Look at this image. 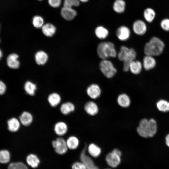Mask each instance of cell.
Listing matches in <instances>:
<instances>
[{"label":"cell","instance_id":"bcb514c9","mask_svg":"<svg viewBox=\"0 0 169 169\" xmlns=\"http://www.w3.org/2000/svg\"><path fill=\"white\" fill-rule=\"evenodd\" d=\"M0 28H1V26H0Z\"/></svg>","mask_w":169,"mask_h":169},{"label":"cell","instance_id":"7402d4cb","mask_svg":"<svg viewBox=\"0 0 169 169\" xmlns=\"http://www.w3.org/2000/svg\"><path fill=\"white\" fill-rule=\"evenodd\" d=\"M142 66V64L141 62L134 60L130 63L129 70L133 74H138L141 73Z\"/></svg>","mask_w":169,"mask_h":169},{"label":"cell","instance_id":"8992f818","mask_svg":"<svg viewBox=\"0 0 169 169\" xmlns=\"http://www.w3.org/2000/svg\"><path fill=\"white\" fill-rule=\"evenodd\" d=\"M52 145L54 149L55 152L59 154L63 155L67 151V147L66 140L62 137H59L52 142Z\"/></svg>","mask_w":169,"mask_h":169},{"label":"cell","instance_id":"ee69618b","mask_svg":"<svg viewBox=\"0 0 169 169\" xmlns=\"http://www.w3.org/2000/svg\"><path fill=\"white\" fill-rule=\"evenodd\" d=\"M3 56V53L1 50V49H0V60L2 58Z\"/></svg>","mask_w":169,"mask_h":169},{"label":"cell","instance_id":"30bf717a","mask_svg":"<svg viewBox=\"0 0 169 169\" xmlns=\"http://www.w3.org/2000/svg\"><path fill=\"white\" fill-rule=\"evenodd\" d=\"M134 33L138 35H142L147 31V27L145 23L143 21L138 20L135 21L132 25Z\"/></svg>","mask_w":169,"mask_h":169},{"label":"cell","instance_id":"f546056e","mask_svg":"<svg viewBox=\"0 0 169 169\" xmlns=\"http://www.w3.org/2000/svg\"><path fill=\"white\" fill-rule=\"evenodd\" d=\"M88 151L90 155L95 157L98 156L101 152L100 147L94 143H91L89 146Z\"/></svg>","mask_w":169,"mask_h":169},{"label":"cell","instance_id":"ffe728a7","mask_svg":"<svg viewBox=\"0 0 169 169\" xmlns=\"http://www.w3.org/2000/svg\"><path fill=\"white\" fill-rule=\"evenodd\" d=\"M48 59L47 54L43 51H39L35 55V59L36 63L39 65H44L47 62Z\"/></svg>","mask_w":169,"mask_h":169},{"label":"cell","instance_id":"9a60e30c","mask_svg":"<svg viewBox=\"0 0 169 169\" xmlns=\"http://www.w3.org/2000/svg\"><path fill=\"white\" fill-rule=\"evenodd\" d=\"M61 15L65 20L70 21L73 19L77 15L76 11L72 8L63 7L61 9Z\"/></svg>","mask_w":169,"mask_h":169},{"label":"cell","instance_id":"ac0fdd59","mask_svg":"<svg viewBox=\"0 0 169 169\" xmlns=\"http://www.w3.org/2000/svg\"><path fill=\"white\" fill-rule=\"evenodd\" d=\"M156 64V61L153 56L146 55L144 57L142 65L146 70H149L154 68Z\"/></svg>","mask_w":169,"mask_h":169},{"label":"cell","instance_id":"836d02e7","mask_svg":"<svg viewBox=\"0 0 169 169\" xmlns=\"http://www.w3.org/2000/svg\"><path fill=\"white\" fill-rule=\"evenodd\" d=\"M33 26L36 28H42L44 25V20L40 16L37 15L34 16L32 20Z\"/></svg>","mask_w":169,"mask_h":169},{"label":"cell","instance_id":"e575fe53","mask_svg":"<svg viewBox=\"0 0 169 169\" xmlns=\"http://www.w3.org/2000/svg\"><path fill=\"white\" fill-rule=\"evenodd\" d=\"M8 169H28L27 166L21 162H17L10 163Z\"/></svg>","mask_w":169,"mask_h":169},{"label":"cell","instance_id":"52a82bcc","mask_svg":"<svg viewBox=\"0 0 169 169\" xmlns=\"http://www.w3.org/2000/svg\"><path fill=\"white\" fill-rule=\"evenodd\" d=\"M87 147L85 146L82 151L80 156V160L85 165L86 169H99L95 166L91 158L86 154Z\"/></svg>","mask_w":169,"mask_h":169},{"label":"cell","instance_id":"f35d334b","mask_svg":"<svg viewBox=\"0 0 169 169\" xmlns=\"http://www.w3.org/2000/svg\"><path fill=\"white\" fill-rule=\"evenodd\" d=\"M72 169H86L84 164L82 162H76L74 163L72 166Z\"/></svg>","mask_w":169,"mask_h":169},{"label":"cell","instance_id":"cb8c5ba5","mask_svg":"<svg viewBox=\"0 0 169 169\" xmlns=\"http://www.w3.org/2000/svg\"><path fill=\"white\" fill-rule=\"evenodd\" d=\"M117 102L118 105L123 108L128 107L131 104V100L129 96L126 94H121L118 96Z\"/></svg>","mask_w":169,"mask_h":169},{"label":"cell","instance_id":"ba28073f","mask_svg":"<svg viewBox=\"0 0 169 169\" xmlns=\"http://www.w3.org/2000/svg\"><path fill=\"white\" fill-rule=\"evenodd\" d=\"M68 130L67 124L63 121L57 122L54 125V131L59 137H62L66 134Z\"/></svg>","mask_w":169,"mask_h":169},{"label":"cell","instance_id":"8d00e7d4","mask_svg":"<svg viewBox=\"0 0 169 169\" xmlns=\"http://www.w3.org/2000/svg\"><path fill=\"white\" fill-rule=\"evenodd\" d=\"M160 26L162 29L166 31H169V18L162 19L160 23Z\"/></svg>","mask_w":169,"mask_h":169},{"label":"cell","instance_id":"7dc6e473","mask_svg":"<svg viewBox=\"0 0 169 169\" xmlns=\"http://www.w3.org/2000/svg\"><path fill=\"white\" fill-rule=\"evenodd\" d=\"M0 42H1V39H0Z\"/></svg>","mask_w":169,"mask_h":169},{"label":"cell","instance_id":"4fadbf2b","mask_svg":"<svg viewBox=\"0 0 169 169\" xmlns=\"http://www.w3.org/2000/svg\"><path fill=\"white\" fill-rule=\"evenodd\" d=\"M120 156L112 151L106 155V160L109 165L112 167L117 166L120 162Z\"/></svg>","mask_w":169,"mask_h":169},{"label":"cell","instance_id":"f1b7e54d","mask_svg":"<svg viewBox=\"0 0 169 169\" xmlns=\"http://www.w3.org/2000/svg\"><path fill=\"white\" fill-rule=\"evenodd\" d=\"M125 3L123 0H116L114 3L113 9L118 13H122L125 11Z\"/></svg>","mask_w":169,"mask_h":169},{"label":"cell","instance_id":"f6af8a7d","mask_svg":"<svg viewBox=\"0 0 169 169\" xmlns=\"http://www.w3.org/2000/svg\"><path fill=\"white\" fill-rule=\"evenodd\" d=\"M79 1L83 3H86L88 2L89 0H79Z\"/></svg>","mask_w":169,"mask_h":169},{"label":"cell","instance_id":"d4e9b609","mask_svg":"<svg viewBox=\"0 0 169 169\" xmlns=\"http://www.w3.org/2000/svg\"><path fill=\"white\" fill-rule=\"evenodd\" d=\"M66 141L68 148L71 150L76 149L79 145V139L74 136H69L66 140Z\"/></svg>","mask_w":169,"mask_h":169},{"label":"cell","instance_id":"3957f363","mask_svg":"<svg viewBox=\"0 0 169 169\" xmlns=\"http://www.w3.org/2000/svg\"><path fill=\"white\" fill-rule=\"evenodd\" d=\"M97 52L99 57L102 59L115 58L117 53L114 44L109 41L100 42L97 46Z\"/></svg>","mask_w":169,"mask_h":169},{"label":"cell","instance_id":"5b68a950","mask_svg":"<svg viewBox=\"0 0 169 169\" xmlns=\"http://www.w3.org/2000/svg\"><path fill=\"white\" fill-rule=\"evenodd\" d=\"M100 70L108 78H112L116 74L117 69L112 62L107 59H102L99 64Z\"/></svg>","mask_w":169,"mask_h":169},{"label":"cell","instance_id":"603a6c76","mask_svg":"<svg viewBox=\"0 0 169 169\" xmlns=\"http://www.w3.org/2000/svg\"><path fill=\"white\" fill-rule=\"evenodd\" d=\"M42 31L43 34L46 36L51 37L55 33L56 28L53 24L47 23L44 24L42 27Z\"/></svg>","mask_w":169,"mask_h":169},{"label":"cell","instance_id":"277c9868","mask_svg":"<svg viewBox=\"0 0 169 169\" xmlns=\"http://www.w3.org/2000/svg\"><path fill=\"white\" fill-rule=\"evenodd\" d=\"M136 53L135 50L132 48H128L125 46H122L117 54L119 59L123 62H131L135 59Z\"/></svg>","mask_w":169,"mask_h":169},{"label":"cell","instance_id":"d6986e66","mask_svg":"<svg viewBox=\"0 0 169 169\" xmlns=\"http://www.w3.org/2000/svg\"><path fill=\"white\" fill-rule=\"evenodd\" d=\"M84 110L85 112L91 115H95L98 112V106L95 102L93 101L87 102L84 106Z\"/></svg>","mask_w":169,"mask_h":169},{"label":"cell","instance_id":"484cf974","mask_svg":"<svg viewBox=\"0 0 169 169\" xmlns=\"http://www.w3.org/2000/svg\"><path fill=\"white\" fill-rule=\"evenodd\" d=\"M24 88L27 94L30 96H33L35 95L37 87L35 84L31 81H28L25 83Z\"/></svg>","mask_w":169,"mask_h":169},{"label":"cell","instance_id":"8fae6325","mask_svg":"<svg viewBox=\"0 0 169 169\" xmlns=\"http://www.w3.org/2000/svg\"><path fill=\"white\" fill-rule=\"evenodd\" d=\"M86 93L89 97L92 99H96L100 97L101 90L98 85L93 84L90 85L86 89Z\"/></svg>","mask_w":169,"mask_h":169},{"label":"cell","instance_id":"7c38bea8","mask_svg":"<svg viewBox=\"0 0 169 169\" xmlns=\"http://www.w3.org/2000/svg\"><path fill=\"white\" fill-rule=\"evenodd\" d=\"M131 32L127 27L122 26L116 30V35L118 38L121 41H125L128 39L130 36Z\"/></svg>","mask_w":169,"mask_h":169},{"label":"cell","instance_id":"4dcf8cb0","mask_svg":"<svg viewBox=\"0 0 169 169\" xmlns=\"http://www.w3.org/2000/svg\"><path fill=\"white\" fill-rule=\"evenodd\" d=\"M143 15L146 21L148 23H151L155 18L156 13L153 9L147 8L144 10Z\"/></svg>","mask_w":169,"mask_h":169},{"label":"cell","instance_id":"44dd1931","mask_svg":"<svg viewBox=\"0 0 169 169\" xmlns=\"http://www.w3.org/2000/svg\"><path fill=\"white\" fill-rule=\"evenodd\" d=\"M8 129L12 132H16L20 127L21 123L19 119L14 117L11 118L7 121Z\"/></svg>","mask_w":169,"mask_h":169},{"label":"cell","instance_id":"74e56055","mask_svg":"<svg viewBox=\"0 0 169 169\" xmlns=\"http://www.w3.org/2000/svg\"><path fill=\"white\" fill-rule=\"evenodd\" d=\"M49 5L54 8L59 7L61 4V0H48Z\"/></svg>","mask_w":169,"mask_h":169},{"label":"cell","instance_id":"2e32d148","mask_svg":"<svg viewBox=\"0 0 169 169\" xmlns=\"http://www.w3.org/2000/svg\"><path fill=\"white\" fill-rule=\"evenodd\" d=\"M61 96L56 92L50 94L47 97V101L49 104L53 107H55L59 105L61 103Z\"/></svg>","mask_w":169,"mask_h":169},{"label":"cell","instance_id":"5bb4252c","mask_svg":"<svg viewBox=\"0 0 169 169\" xmlns=\"http://www.w3.org/2000/svg\"><path fill=\"white\" fill-rule=\"evenodd\" d=\"M19 120L21 124L25 126H28L33 123V115L30 112L24 111L19 116Z\"/></svg>","mask_w":169,"mask_h":169},{"label":"cell","instance_id":"1f68e13d","mask_svg":"<svg viewBox=\"0 0 169 169\" xmlns=\"http://www.w3.org/2000/svg\"><path fill=\"white\" fill-rule=\"evenodd\" d=\"M156 106L161 111L166 112L169 111V102L165 100H159L157 103Z\"/></svg>","mask_w":169,"mask_h":169},{"label":"cell","instance_id":"9c48e42d","mask_svg":"<svg viewBox=\"0 0 169 169\" xmlns=\"http://www.w3.org/2000/svg\"><path fill=\"white\" fill-rule=\"evenodd\" d=\"M19 56L15 53H11L6 58V64L8 66L12 69H17L20 66V62L18 59Z\"/></svg>","mask_w":169,"mask_h":169},{"label":"cell","instance_id":"4316f807","mask_svg":"<svg viewBox=\"0 0 169 169\" xmlns=\"http://www.w3.org/2000/svg\"><path fill=\"white\" fill-rule=\"evenodd\" d=\"M95 34L97 38L100 39L106 38L109 34V31L102 26L97 27L95 29Z\"/></svg>","mask_w":169,"mask_h":169},{"label":"cell","instance_id":"83f0119b","mask_svg":"<svg viewBox=\"0 0 169 169\" xmlns=\"http://www.w3.org/2000/svg\"><path fill=\"white\" fill-rule=\"evenodd\" d=\"M26 161L28 164L33 168H36L40 163V160L36 155L30 154L26 158Z\"/></svg>","mask_w":169,"mask_h":169},{"label":"cell","instance_id":"d6a6232c","mask_svg":"<svg viewBox=\"0 0 169 169\" xmlns=\"http://www.w3.org/2000/svg\"><path fill=\"white\" fill-rule=\"evenodd\" d=\"M10 155L7 150L0 151V163L6 164L10 160Z\"/></svg>","mask_w":169,"mask_h":169},{"label":"cell","instance_id":"60d3db41","mask_svg":"<svg viewBox=\"0 0 169 169\" xmlns=\"http://www.w3.org/2000/svg\"><path fill=\"white\" fill-rule=\"evenodd\" d=\"M131 62H124L123 64V70L125 72L129 70V65Z\"/></svg>","mask_w":169,"mask_h":169},{"label":"cell","instance_id":"b9f144b4","mask_svg":"<svg viewBox=\"0 0 169 169\" xmlns=\"http://www.w3.org/2000/svg\"><path fill=\"white\" fill-rule=\"evenodd\" d=\"M112 151L116 153L119 156H121V152L120 151L117 149H115L113 150Z\"/></svg>","mask_w":169,"mask_h":169},{"label":"cell","instance_id":"c3c4849f","mask_svg":"<svg viewBox=\"0 0 169 169\" xmlns=\"http://www.w3.org/2000/svg\"><path fill=\"white\" fill-rule=\"evenodd\" d=\"M40 0V1H41V0Z\"/></svg>","mask_w":169,"mask_h":169},{"label":"cell","instance_id":"d590c367","mask_svg":"<svg viewBox=\"0 0 169 169\" xmlns=\"http://www.w3.org/2000/svg\"><path fill=\"white\" fill-rule=\"evenodd\" d=\"M80 4L79 0H64V7L72 8L73 6L78 7Z\"/></svg>","mask_w":169,"mask_h":169},{"label":"cell","instance_id":"e0dca14e","mask_svg":"<svg viewBox=\"0 0 169 169\" xmlns=\"http://www.w3.org/2000/svg\"><path fill=\"white\" fill-rule=\"evenodd\" d=\"M74 105L72 102L67 101L62 103L60 105L59 110L62 114L68 115L75 110Z\"/></svg>","mask_w":169,"mask_h":169},{"label":"cell","instance_id":"6da1fadb","mask_svg":"<svg viewBox=\"0 0 169 169\" xmlns=\"http://www.w3.org/2000/svg\"><path fill=\"white\" fill-rule=\"evenodd\" d=\"M157 123L153 119L148 120L143 119L140 122L139 125L137 128L138 134L144 138L151 137L156 133Z\"/></svg>","mask_w":169,"mask_h":169},{"label":"cell","instance_id":"7a4b0ae2","mask_svg":"<svg viewBox=\"0 0 169 169\" xmlns=\"http://www.w3.org/2000/svg\"><path fill=\"white\" fill-rule=\"evenodd\" d=\"M164 47V44L161 39L153 37L145 44L144 52L146 55L158 56L162 54Z\"/></svg>","mask_w":169,"mask_h":169},{"label":"cell","instance_id":"7bdbcfd3","mask_svg":"<svg viewBox=\"0 0 169 169\" xmlns=\"http://www.w3.org/2000/svg\"><path fill=\"white\" fill-rule=\"evenodd\" d=\"M165 141L166 145L169 147V134L166 136Z\"/></svg>","mask_w":169,"mask_h":169},{"label":"cell","instance_id":"ab89813d","mask_svg":"<svg viewBox=\"0 0 169 169\" xmlns=\"http://www.w3.org/2000/svg\"><path fill=\"white\" fill-rule=\"evenodd\" d=\"M7 87L5 83L0 80V95H3L6 92Z\"/></svg>","mask_w":169,"mask_h":169}]
</instances>
